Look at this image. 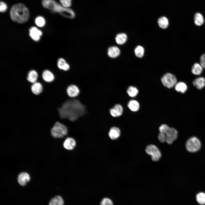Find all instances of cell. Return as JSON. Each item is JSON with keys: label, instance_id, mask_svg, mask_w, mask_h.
I'll return each mask as SVG.
<instances>
[{"label": "cell", "instance_id": "obj_1", "mask_svg": "<svg viewBox=\"0 0 205 205\" xmlns=\"http://www.w3.org/2000/svg\"><path fill=\"white\" fill-rule=\"evenodd\" d=\"M60 118L59 122L67 120L73 122L86 113V107L76 98H69L58 109Z\"/></svg>", "mask_w": 205, "mask_h": 205}, {"label": "cell", "instance_id": "obj_2", "mask_svg": "<svg viewBox=\"0 0 205 205\" xmlns=\"http://www.w3.org/2000/svg\"><path fill=\"white\" fill-rule=\"evenodd\" d=\"M10 16L13 21L21 24L28 20L29 14L28 9L23 4L19 3L11 7L10 11Z\"/></svg>", "mask_w": 205, "mask_h": 205}, {"label": "cell", "instance_id": "obj_3", "mask_svg": "<svg viewBox=\"0 0 205 205\" xmlns=\"http://www.w3.org/2000/svg\"><path fill=\"white\" fill-rule=\"evenodd\" d=\"M42 4L45 8L54 12H57L67 17L73 18L75 16L72 9L65 7L54 0H42Z\"/></svg>", "mask_w": 205, "mask_h": 205}, {"label": "cell", "instance_id": "obj_4", "mask_svg": "<svg viewBox=\"0 0 205 205\" xmlns=\"http://www.w3.org/2000/svg\"><path fill=\"white\" fill-rule=\"evenodd\" d=\"M50 133L54 138H62L67 135L68 128L65 124L57 121L52 128Z\"/></svg>", "mask_w": 205, "mask_h": 205}, {"label": "cell", "instance_id": "obj_5", "mask_svg": "<svg viewBox=\"0 0 205 205\" xmlns=\"http://www.w3.org/2000/svg\"><path fill=\"white\" fill-rule=\"evenodd\" d=\"M201 144L199 140L195 137L190 138L187 141L186 147L189 152H193L198 151L200 148Z\"/></svg>", "mask_w": 205, "mask_h": 205}, {"label": "cell", "instance_id": "obj_6", "mask_svg": "<svg viewBox=\"0 0 205 205\" xmlns=\"http://www.w3.org/2000/svg\"><path fill=\"white\" fill-rule=\"evenodd\" d=\"M161 80L163 85L168 88L175 86L177 82L176 77L170 73L165 74L162 77Z\"/></svg>", "mask_w": 205, "mask_h": 205}, {"label": "cell", "instance_id": "obj_7", "mask_svg": "<svg viewBox=\"0 0 205 205\" xmlns=\"http://www.w3.org/2000/svg\"><path fill=\"white\" fill-rule=\"evenodd\" d=\"M145 151L148 154L151 156L152 159L154 161H158L161 157L160 152L154 145L151 144L147 145L146 147Z\"/></svg>", "mask_w": 205, "mask_h": 205}, {"label": "cell", "instance_id": "obj_8", "mask_svg": "<svg viewBox=\"0 0 205 205\" xmlns=\"http://www.w3.org/2000/svg\"><path fill=\"white\" fill-rule=\"evenodd\" d=\"M165 134L166 136V142L168 144H171L177 138L178 132L175 128L169 127Z\"/></svg>", "mask_w": 205, "mask_h": 205}, {"label": "cell", "instance_id": "obj_9", "mask_svg": "<svg viewBox=\"0 0 205 205\" xmlns=\"http://www.w3.org/2000/svg\"><path fill=\"white\" fill-rule=\"evenodd\" d=\"M66 92L69 97L74 98L78 96L80 93V90L77 86L72 84L67 87Z\"/></svg>", "mask_w": 205, "mask_h": 205}, {"label": "cell", "instance_id": "obj_10", "mask_svg": "<svg viewBox=\"0 0 205 205\" xmlns=\"http://www.w3.org/2000/svg\"><path fill=\"white\" fill-rule=\"evenodd\" d=\"M110 113L111 116L114 118L120 116L122 114L123 109L120 104H116L110 109Z\"/></svg>", "mask_w": 205, "mask_h": 205}, {"label": "cell", "instance_id": "obj_11", "mask_svg": "<svg viewBox=\"0 0 205 205\" xmlns=\"http://www.w3.org/2000/svg\"><path fill=\"white\" fill-rule=\"evenodd\" d=\"M29 35L31 38L35 41H39L40 37L42 35V31L37 28L33 26L31 27L29 30Z\"/></svg>", "mask_w": 205, "mask_h": 205}, {"label": "cell", "instance_id": "obj_12", "mask_svg": "<svg viewBox=\"0 0 205 205\" xmlns=\"http://www.w3.org/2000/svg\"><path fill=\"white\" fill-rule=\"evenodd\" d=\"M42 77L43 80L47 83L52 82L55 79V76L54 73L48 69H45L42 71Z\"/></svg>", "mask_w": 205, "mask_h": 205}, {"label": "cell", "instance_id": "obj_13", "mask_svg": "<svg viewBox=\"0 0 205 205\" xmlns=\"http://www.w3.org/2000/svg\"><path fill=\"white\" fill-rule=\"evenodd\" d=\"M120 130L118 127L114 126L111 127L108 133L109 138L112 140H115L117 139L120 135Z\"/></svg>", "mask_w": 205, "mask_h": 205}, {"label": "cell", "instance_id": "obj_14", "mask_svg": "<svg viewBox=\"0 0 205 205\" xmlns=\"http://www.w3.org/2000/svg\"><path fill=\"white\" fill-rule=\"evenodd\" d=\"M30 179L29 175L25 172L20 173L18 175L17 180L19 184L22 186H25Z\"/></svg>", "mask_w": 205, "mask_h": 205}, {"label": "cell", "instance_id": "obj_15", "mask_svg": "<svg viewBox=\"0 0 205 205\" xmlns=\"http://www.w3.org/2000/svg\"><path fill=\"white\" fill-rule=\"evenodd\" d=\"M120 52L119 48L115 46H111L108 49L107 54L108 56L111 58H115L118 57Z\"/></svg>", "mask_w": 205, "mask_h": 205}, {"label": "cell", "instance_id": "obj_16", "mask_svg": "<svg viewBox=\"0 0 205 205\" xmlns=\"http://www.w3.org/2000/svg\"><path fill=\"white\" fill-rule=\"evenodd\" d=\"M31 89L33 94L36 95H38L42 92L43 86L41 83L37 81L32 84Z\"/></svg>", "mask_w": 205, "mask_h": 205}, {"label": "cell", "instance_id": "obj_17", "mask_svg": "<svg viewBox=\"0 0 205 205\" xmlns=\"http://www.w3.org/2000/svg\"><path fill=\"white\" fill-rule=\"evenodd\" d=\"M38 77V73L36 71L31 70L28 72L26 79L29 82L32 84L37 81Z\"/></svg>", "mask_w": 205, "mask_h": 205}, {"label": "cell", "instance_id": "obj_18", "mask_svg": "<svg viewBox=\"0 0 205 205\" xmlns=\"http://www.w3.org/2000/svg\"><path fill=\"white\" fill-rule=\"evenodd\" d=\"M76 145V141L74 139L71 137H68L64 141L63 146L65 149L70 150L74 148Z\"/></svg>", "mask_w": 205, "mask_h": 205}, {"label": "cell", "instance_id": "obj_19", "mask_svg": "<svg viewBox=\"0 0 205 205\" xmlns=\"http://www.w3.org/2000/svg\"><path fill=\"white\" fill-rule=\"evenodd\" d=\"M58 68L64 71H68L70 69V66L65 60L62 58H60L57 62Z\"/></svg>", "mask_w": 205, "mask_h": 205}, {"label": "cell", "instance_id": "obj_20", "mask_svg": "<svg viewBox=\"0 0 205 205\" xmlns=\"http://www.w3.org/2000/svg\"><path fill=\"white\" fill-rule=\"evenodd\" d=\"M193 85L198 89H201L205 86V79L202 77L196 78L192 82Z\"/></svg>", "mask_w": 205, "mask_h": 205}, {"label": "cell", "instance_id": "obj_21", "mask_svg": "<svg viewBox=\"0 0 205 205\" xmlns=\"http://www.w3.org/2000/svg\"><path fill=\"white\" fill-rule=\"evenodd\" d=\"M174 87L176 91L182 93H185L188 89L186 84L182 81L177 82Z\"/></svg>", "mask_w": 205, "mask_h": 205}, {"label": "cell", "instance_id": "obj_22", "mask_svg": "<svg viewBox=\"0 0 205 205\" xmlns=\"http://www.w3.org/2000/svg\"><path fill=\"white\" fill-rule=\"evenodd\" d=\"M127 36L126 34L124 33H120L118 34L115 38V40L116 43L119 45H122L126 41Z\"/></svg>", "mask_w": 205, "mask_h": 205}, {"label": "cell", "instance_id": "obj_23", "mask_svg": "<svg viewBox=\"0 0 205 205\" xmlns=\"http://www.w3.org/2000/svg\"><path fill=\"white\" fill-rule=\"evenodd\" d=\"M203 68L200 63H196L193 65L191 71L195 75H199L202 73Z\"/></svg>", "mask_w": 205, "mask_h": 205}, {"label": "cell", "instance_id": "obj_24", "mask_svg": "<svg viewBox=\"0 0 205 205\" xmlns=\"http://www.w3.org/2000/svg\"><path fill=\"white\" fill-rule=\"evenodd\" d=\"M128 108L132 111L136 112L139 109L140 104L138 102L135 100H131L128 103Z\"/></svg>", "mask_w": 205, "mask_h": 205}, {"label": "cell", "instance_id": "obj_25", "mask_svg": "<svg viewBox=\"0 0 205 205\" xmlns=\"http://www.w3.org/2000/svg\"><path fill=\"white\" fill-rule=\"evenodd\" d=\"M64 201L60 196H57L50 200L49 205H63Z\"/></svg>", "mask_w": 205, "mask_h": 205}, {"label": "cell", "instance_id": "obj_26", "mask_svg": "<svg viewBox=\"0 0 205 205\" xmlns=\"http://www.w3.org/2000/svg\"><path fill=\"white\" fill-rule=\"evenodd\" d=\"M157 22L159 26L162 28L165 29L169 25V20L165 17L163 16L159 18Z\"/></svg>", "mask_w": 205, "mask_h": 205}, {"label": "cell", "instance_id": "obj_27", "mask_svg": "<svg viewBox=\"0 0 205 205\" xmlns=\"http://www.w3.org/2000/svg\"><path fill=\"white\" fill-rule=\"evenodd\" d=\"M204 22V18L200 13H197L195 14L194 17V22L196 25L200 26L203 24Z\"/></svg>", "mask_w": 205, "mask_h": 205}, {"label": "cell", "instance_id": "obj_28", "mask_svg": "<svg viewBox=\"0 0 205 205\" xmlns=\"http://www.w3.org/2000/svg\"><path fill=\"white\" fill-rule=\"evenodd\" d=\"M127 92L130 97H134L137 95L138 93V91L136 87L133 86H130L128 88Z\"/></svg>", "mask_w": 205, "mask_h": 205}, {"label": "cell", "instance_id": "obj_29", "mask_svg": "<svg viewBox=\"0 0 205 205\" xmlns=\"http://www.w3.org/2000/svg\"><path fill=\"white\" fill-rule=\"evenodd\" d=\"M134 53L137 57L139 58H142L144 54V49L142 46H138L134 49Z\"/></svg>", "mask_w": 205, "mask_h": 205}, {"label": "cell", "instance_id": "obj_30", "mask_svg": "<svg viewBox=\"0 0 205 205\" xmlns=\"http://www.w3.org/2000/svg\"><path fill=\"white\" fill-rule=\"evenodd\" d=\"M196 200L198 203L201 205L205 204V193L201 192L198 193L196 196Z\"/></svg>", "mask_w": 205, "mask_h": 205}, {"label": "cell", "instance_id": "obj_31", "mask_svg": "<svg viewBox=\"0 0 205 205\" xmlns=\"http://www.w3.org/2000/svg\"><path fill=\"white\" fill-rule=\"evenodd\" d=\"M35 21L36 24L40 27L43 26L45 24V19L41 16L37 17L35 19Z\"/></svg>", "mask_w": 205, "mask_h": 205}, {"label": "cell", "instance_id": "obj_32", "mask_svg": "<svg viewBox=\"0 0 205 205\" xmlns=\"http://www.w3.org/2000/svg\"><path fill=\"white\" fill-rule=\"evenodd\" d=\"M72 0H60L61 4L64 7L69 8L71 5Z\"/></svg>", "mask_w": 205, "mask_h": 205}, {"label": "cell", "instance_id": "obj_33", "mask_svg": "<svg viewBox=\"0 0 205 205\" xmlns=\"http://www.w3.org/2000/svg\"><path fill=\"white\" fill-rule=\"evenodd\" d=\"M100 205H113V202L108 198H103L101 201Z\"/></svg>", "mask_w": 205, "mask_h": 205}, {"label": "cell", "instance_id": "obj_34", "mask_svg": "<svg viewBox=\"0 0 205 205\" xmlns=\"http://www.w3.org/2000/svg\"><path fill=\"white\" fill-rule=\"evenodd\" d=\"M169 128V127L167 125L163 124L159 126V130L160 133L165 134Z\"/></svg>", "mask_w": 205, "mask_h": 205}, {"label": "cell", "instance_id": "obj_35", "mask_svg": "<svg viewBox=\"0 0 205 205\" xmlns=\"http://www.w3.org/2000/svg\"><path fill=\"white\" fill-rule=\"evenodd\" d=\"M158 138L161 142H164L166 141V136L165 134L160 133L158 136Z\"/></svg>", "mask_w": 205, "mask_h": 205}, {"label": "cell", "instance_id": "obj_36", "mask_svg": "<svg viewBox=\"0 0 205 205\" xmlns=\"http://www.w3.org/2000/svg\"><path fill=\"white\" fill-rule=\"evenodd\" d=\"M7 9L6 4L3 2H1L0 3V11L1 12H5Z\"/></svg>", "mask_w": 205, "mask_h": 205}, {"label": "cell", "instance_id": "obj_37", "mask_svg": "<svg viewBox=\"0 0 205 205\" xmlns=\"http://www.w3.org/2000/svg\"><path fill=\"white\" fill-rule=\"evenodd\" d=\"M200 63L203 68L205 69V53L202 54L200 57Z\"/></svg>", "mask_w": 205, "mask_h": 205}]
</instances>
